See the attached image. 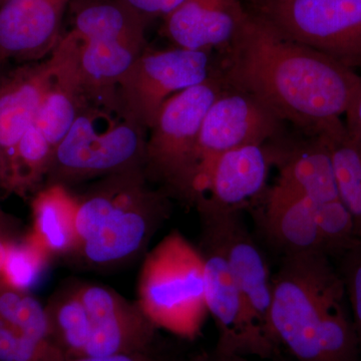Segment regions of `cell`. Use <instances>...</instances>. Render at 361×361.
I'll use <instances>...</instances> for the list:
<instances>
[{"instance_id":"obj_30","label":"cell","mask_w":361,"mask_h":361,"mask_svg":"<svg viewBox=\"0 0 361 361\" xmlns=\"http://www.w3.org/2000/svg\"><path fill=\"white\" fill-rule=\"evenodd\" d=\"M345 118L349 132L361 142V85L346 111Z\"/></svg>"},{"instance_id":"obj_10","label":"cell","mask_w":361,"mask_h":361,"mask_svg":"<svg viewBox=\"0 0 361 361\" xmlns=\"http://www.w3.org/2000/svg\"><path fill=\"white\" fill-rule=\"evenodd\" d=\"M198 249L205 272L207 310L218 331L215 348L248 357L278 361L279 348L252 322L219 244L210 235L201 232Z\"/></svg>"},{"instance_id":"obj_5","label":"cell","mask_w":361,"mask_h":361,"mask_svg":"<svg viewBox=\"0 0 361 361\" xmlns=\"http://www.w3.org/2000/svg\"><path fill=\"white\" fill-rule=\"evenodd\" d=\"M137 302L158 329L184 338L200 332L208 313L203 258L177 230L144 256Z\"/></svg>"},{"instance_id":"obj_3","label":"cell","mask_w":361,"mask_h":361,"mask_svg":"<svg viewBox=\"0 0 361 361\" xmlns=\"http://www.w3.org/2000/svg\"><path fill=\"white\" fill-rule=\"evenodd\" d=\"M78 201L77 241L68 260L96 272H113L146 255L171 212V198L142 168L92 180Z\"/></svg>"},{"instance_id":"obj_31","label":"cell","mask_w":361,"mask_h":361,"mask_svg":"<svg viewBox=\"0 0 361 361\" xmlns=\"http://www.w3.org/2000/svg\"><path fill=\"white\" fill-rule=\"evenodd\" d=\"M190 361H253L248 356L235 355V353H224L219 349L214 348L209 353H203L195 356Z\"/></svg>"},{"instance_id":"obj_13","label":"cell","mask_w":361,"mask_h":361,"mask_svg":"<svg viewBox=\"0 0 361 361\" xmlns=\"http://www.w3.org/2000/svg\"><path fill=\"white\" fill-rule=\"evenodd\" d=\"M71 0H6L0 6V73L11 61L49 58L61 40Z\"/></svg>"},{"instance_id":"obj_7","label":"cell","mask_w":361,"mask_h":361,"mask_svg":"<svg viewBox=\"0 0 361 361\" xmlns=\"http://www.w3.org/2000/svg\"><path fill=\"white\" fill-rule=\"evenodd\" d=\"M217 68L212 51L147 47L116 90L120 113L149 130L170 97L205 82Z\"/></svg>"},{"instance_id":"obj_27","label":"cell","mask_w":361,"mask_h":361,"mask_svg":"<svg viewBox=\"0 0 361 361\" xmlns=\"http://www.w3.org/2000/svg\"><path fill=\"white\" fill-rule=\"evenodd\" d=\"M126 6L139 14L148 25L156 18H165L176 9L179 8L187 0H122Z\"/></svg>"},{"instance_id":"obj_32","label":"cell","mask_w":361,"mask_h":361,"mask_svg":"<svg viewBox=\"0 0 361 361\" xmlns=\"http://www.w3.org/2000/svg\"><path fill=\"white\" fill-rule=\"evenodd\" d=\"M2 186H4V173H2V160L1 154H0V190H1V191Z\"/></svg>"},{"instance_id":"obj_24","label":"cell","mask_w":361,"mask_h":361,"mask_svg":"<svg viewBox=\"0 0 361 361\" xmlns=\"http://www.w3.org/2000/svg\"><path fill=\"white\" fill-rule=\"evenodd\" d=\"M51 258L28 233L7 251L0 279L14 288L28 291L39 281Z\"/></svg>"},{"instance_id":"obj_23","label":"cell","mask_w":361,"mask_h":361,"mask_svg":"<svg viewBox=\"0 0 361 361\" xmlns=\"http://www.w3.org/2000/svg\"><path fill=\"white\" fill-rule=\"evenodd\" d=\"M0 327L35 338L51 341L44 306L30 291L14 288L1 279Z\"/></svg>"},{"instance_id":"obj_18","label":"cell","mask_w":361,"mask_h":361,"mask_svg":"<svg viewBox=\"0 0 361 361\" xmlns=\"http://www.w3.org/2000/svg\"><path fill=\"white\" fill-rule=\"evenodd\" d=\"M267 145L272 166L278 170L277 184L308 197L316 204L341 200L331 157L318 135L290 141L283 135Z\"/></svg>"},{"instance_id":"obj_8","label":"cell","mask_w":361,"mask_h":361,"mask_svg":"<svg viewBox=\"0 0 361 361\" xmlns=\"http://www.w3.org/2000/svg\"><path fill=\"white\" fill-rule=\"evenodd\" d=\"M257 13L289 39L361 71V0H262Z\"/></svg>"},{"instance_id":"obj_28","label":"cell","mask_w":361,"mask_h":361,"mask_svg":"<svg viewBox=\"0 0 361 361\" xmlns=\"http://www.w3.org/2000/svg\"><path fill=\"white\" fill-rule=\"evenodd\" d=\"M23 236L18 221L0 206V275L7 251Z\"/></svg>"},{"instance_id":"obj_15","label":"cell","mask_w":361,"mask_h":361,"mask_svg":"<svg viewBox=\"0 0 361 361\" xmlns=\"http://www.w3.org/2000/svg\"><path fill=\"white\" fill-rule=\"evenodd\" d=\"M272 161L268 145H250L223 154L214 164L197 209L242 211L265 193Z\"/></svg>"},{"instance_id":"obj_9","label":"cell","mask_w":361,"mask_h":361,"mask_svg":"<svg viewBox=\"0 0 361 361\" xmlns=\"http://www.w3.org/2000/svg\"><path fill=\"white\" fill-rule=\"evenodd\" d=\"M284 123L257 97L226 84L202 123L196 204L204 193L214 164L223 154L274 141L284 135Z\"/></svg>"},{"instance_id":"obj_4","label":"cell","mask_w":361,"mask_h":361,"mask_svg":"<svg viewBox=\"0 0 361 361\" xmlns=\"http://www.w3.org/2000/svg\"><path fill=\"white\" fill-rule=\"evenodd\" d=\"M218 66L200 85L178 92L161 109L145 152V176L171 199L195 206L202 123L211 104L225 89Z\"/></svg>"},{"instance_id":"obj_1","label":"cell","mask_w":361,"mask_h":361,"mask_svg":"<svg viewBox=\"0 0 361 361\" xmlns=\"http://www.w3.org/2000/svg\"><path fill=\"white\" fill-rule=\"evenodd\" d=\"M217 59L226 84L257 97L306 135L345 116L361 85L357 71L289 39L259 13L248 11Z\"/></svg>"},{"instance_id":"obj_2","label":"cell","mask_w":361,"mask_h":361,"mask_svg":"<svg viewBox=\"0 0 361 361\" xmlns=\"http://www.w3.org/2000/svg\"><path fill=\"white\" fill-rule=\"evenodd\" d=\"M270 334L296 361H361L341 273L323 252L285 255L273 275Z\"/></svg>"},{"instance_id":"obj_19","label":"cell","mask_w":361,"mask_h":361,"mask_svg":"<svg viewBox=\"0 0 361 361\" xmlns=\"http://www.w3.org/2000/svg\"><path fill=\"white\" fill-rule=\"evenodd\" d=\"M77 210V197L68 188L49 185L35 194L30 234L51 257L68 258L75 249Z\"/></svg>"},{"instance_id":"obj_21","label":"cell","mask_w":361,"mask_h":361,"mask_svg":"<svg viewBox=\"0 0 361 361\" xmlns=\"http://www.w3.org/2000/svg\"><path fill=\"white\" fill-rule=\"evenodd\" d=\"M44 307L52 343L68 361L82 358L87 341V318L80 297V281L63 285L54 292Z\"/></svg>"},{"instance_id":"obj_17","label":"cell","mask_w":361,"mask_h":361,"mask_svg":"<svg viewBox=\"0 0 361 361\" xmlns=\"http://www.w3.org/2000/svg\"><path fill=\"white\" fill-rule=\"evenodd\" d=\"M247 14L242 0H187L164 18L161 33L177 47L219 52L238 35Z\"/></svg>"},{"instance_id":"obj_20","label":"cell","mask_w":361,"mask_h":361,"mask_svg":"<svg viewBox=\"0 0 361 361\" xmlns=\"http://www.w3.org/2000/svg\"><path fill=\"white\" fill-rule=\"evenodd\" d=\"M315 135L329 149L339 198L353 216L356 234L361 239V142L350 134L341 118Z\"/></svg>"},{"instance_id":"obj_12","label":"cell","mask_w":361,"mask_h":361,"mask_svg":"<svg viewBox=\"0 0 361 361\" xmlns=\"http://www.w3.org/2000/svg\"><path fill=\"white\" fill-rule=\"evenodd\" d=\"M87 311V341L82 357L141 353L154 349L156 325L137 302L106 285L80 282Z\"/></svg>"},{"instance_id":"obj_33","label":"cell","mask_w":361,"mask_h":361,"mask_svg":"<svg viewBox=\"0 0 361 361\" xmlns=\"http://www.w3.org/2000/svg\"><path fill=\"white\" fill-rule=\"evenodd\" d=\"M6 0H0V6H1L2 4H4V2H6Z\"/></svg>"},{"instance_id":"obj_25","label":"cell","mask_w":361,"mask_h":361,"mask_svg":"<svg viewBox=\"0 0 361 361\" xmlns=\"http://www.w3.org/2000/svg\"><path fill=\"white\" fill-rule=\"evenodd\" d=\"M0 361H68L51 341L0 327Z\"/></svg>"},{"instance_id":"obj_22","label":"cell","mask_w":361,"mask_h":361,"mask_svg":"<svg viewBox=\"0 0 361 361\" xmlns=\"http://www.w3.org/2000/svg\"><path fill=\"white\" fill-rule=\"evenodd\" d=\"M54 152V147L33 123L14 149L4 179V192L23 197L37 193L44 185Z\"/></svg>"},{"instance_id":"obj_11","label":"cell","mask_w":361,"mask_h":361,"mask_svg":"<svg viewBox=\"0 0 361 361\" xmlns=\"http://www.w3.org/2000/svg\"><path fill=\"white\" fill-rule=\"evenodd\" d=\"M197 211L200 216L201 232L213 237L222 249L252 322L279 348L270 334L273 276L264 254L247 229L242 211L203 208Z\"/></svg>"},{"instance_id":"obj_6","label":"cell","mask_w":361,"mask_h":361,"mask_svg":"<svg viewBox=\"0 0 361 361\" xmlns=\"http://www.w3.org/2000/svg\"><path fill=\"white\" fill-rule=\"evenodd\" d=\"M147 132L118 111L87 104L54 149L44 186L71 189L116 173L142 169Z\"/></svg>"},{"instance_id":"obj_16","label":"cell","mask_w":361,"mask_h":361,"mask_svg":"<svg viewBox=\"0 0 361 361\" xmlns=\"http://www.w3.org/2000/svg\"><path fill=\"white\" fill-rule=\"evenodd\" d=\"M316 205L308 197L276 183L252 206L261 231L285 256L323 252Z\"/></svg>"},{"instance_id":"obj_29","label":"cell","mask_w":361,"mask_h":361,"mask_svg":"<svg viewBox=\"0 0 361 361\" xmlns=\"http://www.w3.org/2000/svg\"><path fill=\"white\" fill-rule=\"evenodd\" d=\"M68 361H165L160 355L156 353L155 348L141 353H125L109 356H99V357H82Z\"/></svg>"},{"instance_id":"obj_26","label":"cell","mask_w":361,"mask_h":361,"mask_svg":"<svg viewBox=\"0 0 361 361\" xmlns=\"http://www.w3.org/2000/svg\"><path fill=\"white\" fill-rule=\"evenodd\" d=\"M338 270L345 286L346 296L360 343L361 360V239L344 252Z\"/></svg>"},{"instance_id":"obj_14","label":"cell","mask_w":361,"mask_h":361,"mask_svg":"<svg viewBox=\"0 0 361 361\" xmlns=\"http://www.w3.org/2000/svg\"><path fill=\"white\" fill-rule=\"evenodd\" d=\"M58 66V54L54 51L49 58L25 63L0 75V154L4 184L14 149L35 123Z\"/></svg>"}]
</instances>
